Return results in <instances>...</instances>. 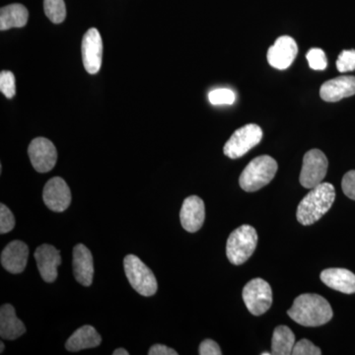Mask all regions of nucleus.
Segmentation results:
<instances>
[{
    "label": "nucleus",
    "mask_w": 355,
    "mask_h": 355,
    "mask_svg": "<svg viewBox=\"0 0 355 355\" xmlns=\"http://www.w3.org/2000/svg\"><path fill=\"white\" fill-rule=\"evenodd\" d=\"M320 277L331 289L345 294L355 293V275L347 268H327Z\"/></svg>",
    "instance_id": "nucleus-18"
},
{
    "label": "nucleus",
    "mask_w": 355,
    "mask_h": 355,
    "mask_svg": "<svg viewBox=\"0 0 355 355\" xmlns=\"http://www.w3.org/2000/svg\"><path fill=\"white\" fill-rule=\"evenodd\" d=\"M277 171V163L268 155H261L251 161L240 176V187L248 193L263 188L272 181Z\"/></svg>",
    "instance_id": "nucleus-3"
},
{
    "label": "nucleus",
    "mask_w": 355,
    "mask_h": 355,
    "mask_svg": "<svg viewBox=\"0 0 355 355\" xmlns=\"http://www.w3.org/2000/svg\"><path fill=\"white\" fill-rule=\"evenodd\" d=\"M336 69L340 72H349L355 70V50H345L336 60Z\"/></svg>",
    "instance_id": "nucleus-27"
},
{
    "label": "nucleus",
    "mask_w": 355,
    "mask_h": 355,
    "mask_svg": "<svg viewBox=\"0 0 355 355\" xmlns=\"http://www.w3.org/2000/svg\"><path fill=\"white\" fill-rule=\"evenodd\" d=\"M73 275L79 284L83 286H90L93 282L94 265L93 257L87 247L78 244L73 249Z\"/></svg>",
    "instance_id": "nucleus-17"
},
{
    "label": "nucleus",
    "mask_w": 355,
    "mask_h": 355,
    "mask_svg": "<svg viewBox=\"0 0 355 355\" xmlns=\"http://www.w3.org/2000/svg\"><path fill=\"white\" fill-rule=\"evenodd\" d=\"M44 205L55 212H62L69 209L71 202V191L62 178L55 177L44 186L43 191Z\"/></svg>",
    "instance_id": "nucleus-11"
},
{
    "label": "nucleus",
    "mask_w": 355,
    "mask_h": 355,
    "mask_svg": "<svg viewBox=\"0 0 355 355\" xmlns=\"http://www.w3.org/2000/svg\"><path fill=\"white\" fill-rule=\"evenodd\" d=\"M329 161L319 149H312L303 158L300 173V184L305 189H313L321 183L328 172Z\"/></svg>",
    "instance_id": "nucleus-8"
},
{
    "label": "nucleus",
    "mask_w": 355,
    "mask_h": 355,
    "mask_svg": "<svg viewBox=\"0 0 355 355\" xmlns=\"http://www.w3.org/2000/svg\"><path fill=\"white\" fill-rule=\"evenodd\" d=\"M295 336L286 326H279L273 331L272 340V354L289 355L295 345Z\"/></svg>",
    "instance_id": "nucleus-22"
},
{
    "label": "nucleus",
    "mask_w": 355,
    "mask_h": 355,
    "mask_svg": "<svg viewBox=\"0 0 355 355\" xmlns=\"http://www.w3.org/2000/svg\"><path fill=\"white\" fill-rule=\"evenodd\" d=\"M14 227H15V218L12 212L4 203H1L0 205V233L6 234L12 231Z\"/></svg>",
    "instance_id": "nucleus-28"
},
{
    "label": "nucleus",
    "mask_w": 355,
    "mask_h": 355,
    "mask_svg": "<svg viewBox=\"0 0 355 355\" xmlns=\"http://www.w3.org/2000/svg\"><path fill=\"white\" fill-rule=\"evenodd\" d=\"M149 355H177L176 350L170 349L164 345H154L148 352Z\"/></svg>",
    "instance_id": "nucleus-32"
},
{
    "label": "nucleus",
    "mask_w": 355,
    "mask_h": 355,
    "mask_svg": "<svg viewBox=\"0 0 355 355\" xmlns=\"http://www.w3.org/2000/svg\"><path fill=\"white\" fill-rule=\"evenodd\" d=\"M29 19V12L22 4H10L2 7L0 10V30L12 29V28H22L27 24Z\"/></svg>",
    "instance_id": "nucleus-21"
},
{
    "label": "nucleus",
    "mask_w": 355,
    "mask_h": 355,
    "mask_svg": "<svg viewBox=\"0 0 355 355\" xmlns=\"http://www.w3.org/2000/svg\"><path fill=\"white\" fill-rule=\"evenodd\" d=\"M342 188L343 193L350 200H355V170L347 172L343 178Z\"/></svg>",
    "instance_id": "nucleus-30"
},
{
    "label": "nucleus",
    "mask_w": 355,
    "mask_h": 355,
    "mask_svg": "<svg viewBox=\"0 0 355 355\" xmlns=\"http://www.w3.org/2000/svg\"><path fill=\"white\" fill-rule=\"evenodd\" d=\"M26 333L24 323L16 316L12 305L4 304L0 309V336L4 340H13Z\"/></svg>",
    "instance_id": "nucleus-19"
},
{
    "label": "nucleus",
    "mask_w": 355,
    "mask_h": 355,
    "mask_svg": "<svg viewBox=\"0 0 355 355\" xmlns=\"http://www.w3.org/2000/svg\"><path fill=\"white\" fill-rule=\"evenodd\" d=\"M28 154L37 172H50L57 164V148L51 140L44 137L33 139L28 148Z\"/></svg>",
    "instance_id": "nucleus-9"
},
{
    "label": "nucleus",
    "mask_w": 355,
    "mask_h": 355,
    "mask_svg": "<svg viewBox=\"0 0 355 355\" xmlns=\"http://www.w3.org/2000/svg\"><path fill=\"white\" fill-rule=\"evenodd\" d=\"M258 245V233L250 225L235 229L229 236L226 254L231 263L240 266L249 260Z\"/></svg>",
    "instance_id": "nucleus-4"
},
{
    "label": "nucleus",
    "mask_w": 355,
    "mask_h": 355,
    "mask_svg": "<svg viewBox=\"0 0 355 355\" xmlns=\"http://www.w3.org/2000/svg\"><path fill=\"white\" fill-rule=\"evenodd\" d=\"M37 266L42 279L53 282L58 277V268L62 263L60 251L51 245L44 244L35 252Z\"/></svg>",
    "instance_id": "nucleus-14"
},
{
    "label": "nucleus",
    "mask_w": 355,
    "mask_h": 355,
    "mask_svg": "<svg viewBox=\"0 0 355 355\" xmlns=\"http://www.w3.org/2000/svg\"><path fill=\"white\" fill-rule=\"evenodd\" d=\"M270 354H268V352H263V354H261V355H270Z\"/></svg>",
    "instance_id": "nucleus-35"
},
{
    "label": "nucleus",
    "mask_w": 355,
    "mask_h": 355,
    "mask_svg": "<svg viewBox=\"0 0 355 355\" xmlns=\"http://www.w3.org/2000/svg\"><path fill=\"white\" fill-rule=\"evenodd\" d=\"M292 354L293 355H321L322 350L319 349V347H316L312 342L310 340H299L298 343H295L293 347V352H292Z\"/></svg>",
    "instance_id": "nucleus-29"
},
{
    "label": "nucleus",
    "mask_w": 355,
    "mask_h": 355,
    "mask_svg": "<svg viewBox=\"0 0 355 355\" xmlns=\"http://www.w3.org/2000/svg\"><path fill=\"white\" fill-rule=\"evenodd\" d=\"M114 355H128L130 352H127L125 349H118L113 352Z\"/></svg>",
    "instance_id": "nucleus-33"
},
{
    "label": "nucleus",
    "mask_w": 355,
    "mask_h": 355,
    "mask_svg": "<svg viewBox=\"0 0 355 355\" xmlns=\"http://www.w3.org/2000/svg\"><path fill=\"white\" fill-rule=\"evenodd\" d=\"M44 10L53 24H60L67 17L64 0H44Z\"/></svg>",
    "instance_id": "nucleus-23"
},
{
    "label": "nucleus",
    "mask_w": 355,
    "mask_h": 355,
    "mask_svg": "<svg viewBox=\"0 0 355 355\" xmlns=\"http://www.w3.org/2000/svg\"><path fill=\"white\" fill-rule=\"evenodd\" d=\"M101 336L92 326H83L74 331L65 343V349L76 352L83 349H94L101 345Z\"/></svg>",
    "instance_id": "nucleus-20"
},
{
    "label": "nucleus",
    "mask_w": 355,
    "mask_h": 355,
    "mask_svg": "<svg viewBox=\"0 0 355 355\" xmlns=\"http://www.w3.org/2000/svg\"><path fill=\"white\" fill-rule=\"evenodd\" d=\"M308 62H309L310 69L314 70H324L328 67V60H327L326 53L321 49H311L307 55Z\"/></svg>",
    "instance_id": "nucleus-26"
},
{
    "label": "nucleus",
    "mask_w": 355,
    "mask_h": 355,
    "mask_svg": "<svg viewBox=\"0 0 355 355\" xmlns=\"http://www.w3.org/2000/svg\"><path fill=\"white\" fill-rule=\"evenodd\" d=\"M298 53L295 40L289 36H282L268 51V62L273 69H288Z\"/></svg>",
    "instance_id": "nucleus-12"
},
{
    "label": "nucleus",
    "mask_w": 355,
    "mask_h": 355,
    "mask_svg": "<svg viewBox=\"0 0 355 355\" xmlns=\"http://www.w3.org/2000/svg\"><path fill=\"white\" fill-rule=\"evenodd\" d=\"M123 266L128 282L137 293L149 297L157 292L158 284L155 275L139 257L128 254L123 260Z\"/></svg>",
    "instance_id": "nucleus-5"
},
{
    "label": "nucleus",
    "mask_w": 355,
    "mask_h": 355,
    "mask_svg": "<svg viewBox=\"0 0 355 355\" xmlns=\"http://www.w3.org/2000/svg\"><path fill=\"white\" fill-rule=\"evenodd\" d=\"M335 200L336 190L333 184H318L299 203L296 212L297 220L302 225H312L330 210Z\"/></svg>",
    "instance_id": "nucleus-2"
},
{
    "label": "nucleus",
    "mask_w": 355,
    "mask_h": 355,
    "mask_svg": "<svg viewBox=\"0 0 355 355\" xmlns=\"http://www.w3.org/2000/svg\"><path fill=\"white\" fill-rule=\"evenodd\" d=\"M81 51L86 71L90 74L98 73L102 65L103 41L101 35L96 28H91L84 35Z\"/></svg>",
    "instance_id": "nucleus-10"
},
{
    "label": "nucleus",
    "mask_w": 355,
    "mask_h": 355,
    "mask_svg": "<svg viewBox=\"0 0 355 355\" xmlns=\"http://www.w3.org/2000/svg\"><path fill=\"white\" fill-rule=\"evenodd\" d=\"M198 354L200 355H221L222 352L220 347L214 340H205L200 343Z\"/></svg>",
    "instance_id": "nucleus-31"
},
{
    "label": "nucleus",
    "mask_w": 355,
    "mask_h": 355,
    "mask_svg": "<svg viewBox=\"0 0 355 355\" xmlns=\"http://www.w3.org/2000/svg\"><path fill=\"white\" fill-rule=\"evenodd\" d=\"M209 102L214 106H221V105H232L236 100L234 91L229 88L214 89L209 94Z\"/></svg>",
    "instance_id": "nucleus-24"
},
{
    "label": "nucleus",
    "mask_w": 355,
    "mask_h": 355,
    "mask_svg": "<svg viewBox=\"0 0 355 355\" xmlns=\"http://www.w3.org/2000/svg\"><path fill=\"white\" fill-rule=\"evenodd\" d=\"M0 91L7 99H12L16 94L15 76L11 71L3 70L0 73Z\"/></svg>",
    "instance_id": "nucleus-25"
},
{
    "label": "nucleus",
    "mask_w": 355,
    "mask_h": 355,
    "mask_svg": "<svg viewBox=\"0 0 355 355\" xmlns=\"http://www.w3.org/2000/svg\"><path fill=\"white\" fill-rule=\"evenodd\" d=\"M205 218V202L197 196H191L184 200L180 212L182 226L184 230L195 233L202 228Z\"/></svg>",
    "instance_id": "nucleus-13"
},
{
    "label": "nucleus",
    "mask_w": 355,
    "mask_h": 355,
    "mask_svg": "<svg viewBox=\"0 0 355 355\" xmlns=\"http://www.w3.org/2000/svg\"><path fill=\"white\" fill-rule=\"evenodd\" d=\"M287 314L301 326L320 327L331 321L333 309L323 296L307 293L295 298Z\"/></svg>",
    "instance_id": "nucleus-1"
},
{
    "label": "nucleus",
    "mask_w": 355,
    "mask_h": 355,
    "mask_svg": "<svg viewBox=\"0 0 355 355\" xmlns=\"http://www.w3.org/2000/svg\"><path fill=\"white\" fill-rule=\"evenodd\" d=\"M243 300L250 313L260 316L265 314L272 304V288L266 280L252 279L244 287Z\"/></svg>",
    "instance_id": "nucleus-7"
},
{
    "label": "nucleus",
    "mask_w": 355,
    "mask_h": 355,
    "mask_svg": "<svg viewBox=\"0 0 355 355\" xmlns=\"http://www.w3.org/2000/svg\"><path fill=\"white\" fill-rule=\"evenodd\" d=\"M4 343H0V354H2V352H4Z\"/></svg>",
    "instance_id": "nucleus-34"
},
{
    "label": "nucleus",
    "mask_w": 355,
    "mask_h": 355,
    "mask_svg": "<svg viewBox=\"0 0 355 355\" xmlns=\"http://www.w3.org/2000/svg\"><path fill=\"white\" fill-rule=\"evenodd\" d=\"M263 139V130L258 125L249 123L238 128L224 146L223 151L227 157L238 159L258 146Z\"/></svg>",
    "instance_id": "nucleus-6"
},
{
    "label": "nucleus",
    "mask_w": 355,
    "mask_h": 355,
    "mask_svg": "<svg viewBox=\"0 0 355 355\" xmlns=\"http://www.w3.org/2000/svg\"><path fill=\"white\" fill-rule=\"evenodd\" d=\"M355 95V76H340L326 81L320 88V96L326 102H338Z\"/></svg>",
    "instance_id": "nucleus-15"
},
{
    "label": "nucleus",
    "mask_w": 355,
    "mask_h": 355,
    "mask_svg": "<svg viewBox=\"0 0 355 355\" xmlns=\"http://www.w3.org/2000/svg\"><path fill=\"white\" fill-rule=\"evenodd\" d=\"M29 257V248L24 242L16 240L9 243L1 253V265L7 272L17 275L24 272Z\"/></svg>",
    "instance_id": "nucleus-16"
}]
</instances>
